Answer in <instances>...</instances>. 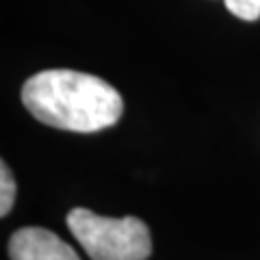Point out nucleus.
Wrapping results in <instances>:
<instances>
[{
  "label": "nucleus",
  "mask_w": 260,
  "mask_h": 260,
  "mask_svg": "<svg viewBox=\"0 0 260 260\" xmlns=\"http://www.w3.org/2000/svg\"><path fill=\"white\" fill-rule=\"evenodd\" d=\"M11 260H80L68 243L46 228H22L9 241Z\"/></svg>",
  "instance_id": "7ed1b4c3"
},
{
  "label": "nucleus",
  "mask_w": 260,
  "mask_h": 260,
  "mask_svg": "<svg viewBox=\"0 0 260 260\" xmlns=\"http://www.w3.org/2000/svg\"><path fill=\"white\" fill-rule=\"evenodd\" d=\"M22 102L46 126L72 133H98L115 126L124 100L107 80L76 70H44L22 87Z\"/></svg>",
  "instance_id": "f257e3e1"
},
{
  "label": "nucleus",
  "mask_w": 260,
  "mask_h": 260,
  "mask_svg": "<svg viewBox=\"0 0 260 260\" xmlns=\"http://www.w3.org/2000/svg\"><path fill=\"white\" fill-rule=\"evenodd\" d=\"M68 228L91 260H145L152 254L150 230L137 217H102L72 208Z\"/></svg>",
  "instance_id": "f03ea898"
},
{
  "label": "nucleus",
  "mask_w": 260,
  "mask_h": 260,
  "mask_svg": "<svg viewBox=\"0 0 260 260\" xmlns=\"http://www.w3.org/2000/svg\"><path fill=\"white\" fill-rule=\"evenodd\" d=\"M15 202V180L7 162L0 165V217H7Z\"/></svg>",
  "instance_id": "20e7f679"
},
{
  "label": "nucleus",
  "mask_w": 260,
  "mask_h": 260,
  "mask_svg": "<svg viewBox=\"0 0 260 260\" xmlns=\"http://www.w3.org/2000/svg\"><path fill=\"white\" fill-rule=\"evenodd\" d=\"M223 3L232 15L245 22H256L260 18V7L256 5V0H223Z\"/></svg>",
  "instance_id": "39448f33"
},
{
  "label": "nucleus",
  "mask_w": 260,
  "mask_h": 260,
  "mask_svg": "<svg viewBox=\"0 0 260 260\" xmlns=\"http://www.w3.org/2000/svg\"><path fill=\"white\" fill-rule=\"evenodd\" d=\"M256 5H258V7H260V0H256Z\"/></svg>",
  "instance_id": "423d86ee"
}]
</instances>
